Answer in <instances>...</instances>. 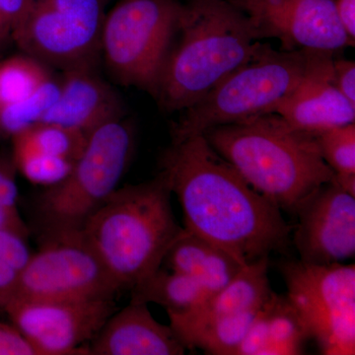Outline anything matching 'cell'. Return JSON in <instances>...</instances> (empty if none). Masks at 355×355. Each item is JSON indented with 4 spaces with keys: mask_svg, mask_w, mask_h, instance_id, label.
Masks as SVG:
<instances>
[{
    "mask_svg": "<svg viewBox=\"0 0 355 355\" xmlns=\"http://www.w3.org/2000/svg\"><path fill=\"white\" fill-rule=\"evenodd\" d=\"M202 135L252 188L293 214L335 175L314 135L291 127L277 113L209 128Z\"/></svg>",
    "mask_w": 355,
    "mask_h": 355,
    "instance_id": "2",
    "label": "cell"
},
{
    "mask_svg": "<svg viewBox=\"0 0 355 355\" xmlns=\"http://www.w3.org/2000/svg\"><path fill=\"white\" fill-rule=\"evenodd\" d=\"M268 268V258L243 266L227 286L212 294L196 309L183 314L207 318L260 309L272 292Z\"/></svg>",
    "mask_w": 355,
    "mask_h": 355,
    "instance_id": "20",
    "label": "cell"
},
{
    "mask_svg": "<svg viewBox=\"0 0 355 355\" xmlns=\"http://www.w3.org/2000/svg\"><path fill=\"white\" fill-rule=\"evenodd\" d=\"M135 137V128L125 116L89 135L69 174L48 187L39 200L46 234L80 231L88 217L119 188L132 161Z\"/></svg>",
    "mask_w": 355,
    "mask_h": 355,
    "instance_id": "6",
    "label": "cell"
},
{
    "mask_svg": "<svg viewBox=\"0 0 355 355\" xmlns=\"http://www.w3.org/2000/svg\"><path fill=\"white\" fill-rule=\"evenodd\" d=\"M228 1H230L231 3L234 4L235 6L243 10L247 6H252V4L257 3V2H260L261 0H228Z\"/></svg>",
    "mask_w": 355,
    "mask_h": 355,
    "instance_id": "33",
    "label": "cell"
},
{
    "mask_svg": "<svg viewBox=\"0 0 355 355\" xmlns=\"http://www.w3.org/2000/svg\"><path fill=\"white\" fill-rule=\"evenodd\" d=\"M336 10L352 41L355 42V0H335Z\"/></svg>",
    "mask_w": 355,
    "mask_h": 355,
    "instance_id": "32",
    "label": "cell"
},
{
    "mask_svg": "<svg viewBox=\"0 0 355 355\" xmlns=\"http://www.w3.org/2000/svg\"><path fill=\"white\" fill-rule=\"evenodd\" d=\"M308 338L286 295L272 291L257 312L236 355L303 354Z\"/></svg>",
    "mask_w": 355,
    "mask_h": 355,
    "instance_id": "17",
    "label": "cell"
},
{
    "mask_svg": "<svg viewBox=\"0 0 355 355\" xmlns=\"http://www.w3.org/2000/svg\"><path fill=\"white\" fill-rule=\"evenodd\" d=\"M90 355H182L186 347L171 326L156 321L144 303L114 312L89 343Z\"/></svg>",
    "mask_w": 355,
    "mask_h": 355,
    "instance_id": "16",
    "label": "cell"
},
{
    "mask_svg": "<svg viewBox=\"0 0 355 355\" xmlns=\"http://www.w3.org/2000/svg\"><path fill=\"white\" fill-rule=\"evenodd\" d=\"M88 135L79 130L38 123L10 137L13 151H30L76 162L87 144Z\"/></svg>",
    "mask_w": 355,
    "mask_h": 355,
    "instance_id": "22",
    "label": "cell"
},
{
    "mask_svg": "<svg viewBox=\"0 0 355 355\" xmlns=\"http://www.w3.org/2000/svg\"><path fill=\"white\" fill-rule=\"evenodd\" d=\"M333 83L338 90L355 106L354 60L334 58Z\"/></svg>",
    "mask_w": 355,
    "mask_h": 355,
    "instance_id": "29",
    "label": "cell"
},
{
    "mask_svg": "<svg viewBox=\"0 0 355 355\" xmlns=\"http://www.w3.org/2000/svg\"><path fill=\"white\" fill-rule=\"evenodd\" d=\"M51 78L46 65L24 53L0 62V109L30 97Z\"/></svg>",
    "mask_w": 355,
    "mask_h": 355,
    "instance_id": "23",
    "label": "cell"
},
{
    "mask_svg": "<svg viewBox=\"0 0 355 355\" xmlns=\"http://www.w3.org/2000/svg\"><path fill=\"white\" fill-rule=\"evenodd\" d=\"M105 15V0H30L11 37L48 67L95 69Z\"/></svg>",
    "mask_w": 355,
    "mask_h": 355,
    "instance_id": "8",
    "label": "cell"
},
{
    "mask_svg": "<svg viewBox=\"0 0 355 355\" xmlns=\"http://www.w3.org/2000/svg\"><path fill=\"white\" fill-rule=\"evenodd\" d=\"M242 11L251 21L257 40L279 39L284 51L336 53L354 46L335 0H261Z\"/></svg>",
    "mask_w": 355,
    "mask_h": 355,
    "instance_id": "12",
    "label": "cell"
},
{
    "mask_svg": "<svg viewBox=\"0 0 355 355\" xmlns=\"http://www.w3.org/2000/svg\"><path fill=\"white\" fill-rule=\"evenodd\" d=\"M286 297L324 355L355 354V266L287 261Z\"/></svg>",
    "mask_w": 355,
    "mask_h": 355,
    "instance_id": "9",
    "label": "cell"
},
{
    "mask_svg": "<svg viewBox=\"0 0 355 355\" xmlns=\"http://www.w3.org/2000/svg\"><path fill=\"white\" fill-rule=\"evenodd\" d=\"M0 355H39L12 324L0 322Z\"/></svg>",
    "mask_w": 355,
    "mask_h": 355,
    "instance_id": "28",
    "label": "cell"
},
{
    "mask_svg": "<svg viewBox=\"0 0 355 355\" xmlns=\"http://www.w3.org/2000/svg\"><path fill=\"white\" fill-rule=\"evenodd\" d=\"M16 166L10 160L0 157V205L18 207V187L16 184Z\"/></svg>",
    "mask_w": 355,
    "mask_h": 355,
    "instance_id": "30",
    "label": "cell"
},
{
    "mask_svg": "<svg viewBox=\"0 0 355 355\" xmlns=\"http://www.w3.org/2000/svg\"><path fill=\"white\" fill-rule=\"evenodd\" d=\"M31 254L28 238L11 231H0V311L6 304Z\"/></svg>",
    "mask_w": 355,
    "mask_h": 355,
    "instance_id": "26",
    "label": "cell"
},
{
    "mask_svg": "<svg viewBox=\"0 0 355 355\" xmlns=\"http://www.w3.org/2000/svg\"><path fill=\"white\" fill-rule=\"evenodd\" d=\"M62 73L57 99L40 123L64 125L89 135L105 123L125 116L120 96L95 69H71Z\"/></svg>",
    "mask_w": 355,
    "mask_h": 355,
    "instance_id": "15",
    "label": "cell"
},
{
    "mask_svg": "<svg viewBox=\"0 0 355 355\" xmlns=\"http://www.w3.org/2000/svg\"><path fill=\"white\" fill-rule=\"evenodd\" d=\"M58 92L60 83L51 77L30 97L0 109V135L11 137L16 132L40 123L57 99Z\"/></svg>",
    "mask_w": 355,
    "mask_h": 355,
    "instance_id": "24",
    "label": "cell"
},
{
    "mask_svg": "<svg viewBox=\"0 0 355 355\" xmlns=\"http://www.w3.org/2000/svg\"><path fill=\"white\" fill-rule=\"evenodd\" d=\"M323 51H275L268 44H260L246 64L181 112L179 120L172 125L171 140L275 113Z\"/></svg>",
    "mask_w": 355,
    "mask_h": 355,
    "instance_id": "5",
    "label": "cell"
},
{
    "mask_svg": "<svg viewBox=\"0 0 355 355\" xmlns=\"http://www.w3.org/2000/svg\"><path fill=\"white\" fill-rule=\"evenodd\" d=\"M258 311L207 318L167 314L170 326L186 349H202L207 354L236 355Z\"/></svg>",
    "mask_w": 355,
    "mask_h": 355,
    "instance_id": "19",
    "label": "cell"
},
{
    "mask_svg": "<svg viewBox=\"0 0 355 355\" xmlns=\"http://www.w3.org/2000/svg\"><path fill=\"white\" fill-rule=\"evenodd\" d=\"M12 160L17 171L28 181L46 188L62 181L76 163L30 151H13Z\"/></svg>",
    "mask_w": 355,
    "mask_h": 355,
    "instance_id": "27",
    "label": "cell"
},
{
    "mask_svg": "<svg viewBox=\"0 0 355 355\" xmlns=\"http://www.w3.org/2000/svg\"><path fill=\"white\" fill-rule=\"evenodd\" d=\"M184 6L154 98L166 113L200 101L261 44L249 17L228 0H188Z\"/></svg>",
    "mask_w": 355,
    "mask_h": 355,
    "instance_id": "3",
    "label": "cell"
},
{
    "mask_svg": "<svg viewBox=\"0 0 355 355\" xmlns=\"http://www.w3.org/2000/svg\"><path fill=\"white\" fill-rule=\"evenodd\" d=\"M162 265L195 279L210 296L227 286L243 266L220 248L184 227L168 249Z\"/></svg>",
    "mask_w": 355,
    "mask_h": 355,
    "instance_id": "18",
    "label": "cell"
},
{
    "mask_svg": "<svg viewBox=\"0 0 355 355\" xmlns=\"http://www.w3.org/2000/svg\"><path fill=\"white\" fill-rule=\"evenodd\" d=\"M184 11L178 0H119L101 32V57L116 83L155 98Z\"/></svg>",
    "mask_w": 355,
    "mask_h": 355,
    "instance_id": "7",
    "label": "cell"
},
{
    "mask_svg": "<svg viewBox=\"0 0 355 355\" xmlns=\"http://www.w3.org/2000/svg\"><path fill=\"white\" fill-rule=\"evenodd\" d=\"M320 154L335 174L355 175V123L314 135Z\"/></svg>",
    "mask_w": 355,
    "mask_h": 355,
    "instance_id": "25",
    "label": "cell"
},
{
    "mask_svg": "<svg viewBox=\"0 0 355 355\" xmlns=\"http://www.w3.org/2000/svg\"><path fill=\"white\" fill-rule=\"evenodd\" d=\"M121 291L80 231H73L44 236L43 245L30 257L7 302L114 299Z\"/></svg>",
    "mask_w": 355,
    "mask_h": 355,
    "instance_id": "10",
    "label": "cell"
},
{
    "mask_svg": "<svg viewBox=\"0 0 355 355\" xmlns=\"http://www.w3.org/2000/svg\"><path fill=\"white\" fill-rule=\"evenodd\" d=\"M165 177L116 189L80 229L85 241L121 291L132 289L162 266L183 230L178 225Z\"/></svg>",
    "mask_w": 355,
    "mask_h": 355,
    "instance_id": "4",
    "label": "cell"
},
{
    "mask_svg": "<svg viewBox=\"0 0 355 355\" xmlns=\"http://www.w3.org/2000/svg\"><path fill=\"white\" fill-rule=\"evenodd\" d=\"M2 311L39 355H88L116 308L114 299L11 300Z\"/></svg>",
    "mask_w": 355,
    "mask_h": 355,
    "instance_id": "11",
    "label": "cell"
},
{
    "mask_svg": "<svg viewBox=\"0 0 355 355\" xmlns=\"http://www.w3.org/2000/svg\"><path fill=\"white\" fill-rule=\"evenodd\" d=\"M160 173L179 198L184 228L240 265L288 249L293 227L282 209L252 188L202 135L171 140Z\"/></svg>",
    "mask_w": 355,
    "mask_h": 355,
    "instance_id": "1",
    "label": "cell"
},
{
    "mask_svg": "<svg viewBox=\"0 0 355 355\" xmlns=\"http://www.w3.org/2000/svg\"><path fill=\"white\" fill-rule=\"evenodd\" d=\"M130 302L154 303L167 313L183 314L202 304L209 294L198 282L187 275L163 268L149 275L130 289Z\"/></svg>",
    "mask_w": 355,
    "mask_h": 355,
    "instance_id": "21",
    "label": "cell"
},
{
    "mask_svg": "<svg viewBox=\"0 0 355 355\" xmlns=\"http://www.w3.org/2000/svg\"><path fill=\"white\" fill-rule=\"evenodd\" d=\"M292 231L300 261L330 265L355 254V197L335 180L320 186L300 203Z\"/></svg>",
    "mask_w": 355,
    "mask_h": 355,
    "instance_id": "13",
    "label": "cell"
},
{
    "mask_svg": "<svg viewBox=\"0 0 355 355\" xmlns=\"http://www.w3.org/2000/svg\"><path fill=\"white\" fill-rule=\"evenodd\" d=\"M0 231H11L29 237L30 231L26 225L18 207H8L0 205Z\"/></svg>",
    "mask_w": 355,
    "mask_h": 355,
    "instance_id": "31",
    "label": "cell"
},
{
    "mask_svg": "<svg viewBox=\"0 0 355 355\" xmlns=\"http://www.w3.org/2000/svg\"><path fill=\"white\" fill-rule=\"evenodd\" d=\"M334 51H324L300 83L277 107L291 127L300 132L318 133L355 123V106L333 83Z\"/></svg>",
    "mask_w": 355,
    "mask_h": 355,
    "instance_id": "14",
    "label": "cell"
}]
</instances>
